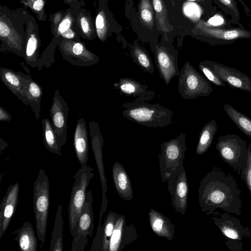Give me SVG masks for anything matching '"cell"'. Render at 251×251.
<instances>
[{"instance_id": "obj_35", "label": "cell", "mask_w": 251, "mask_h": 251, "mask_svg": "<svg viewBox=\"0 0 251 251\" xmlns=\"http://www.w3.org/2000/svg\"><path fill=\"white\" fill-rule=\"evenodd\" d=\"M43 137L44 144L50 152L61 155V147L59 146L52 124L48 119H43Z\"/></svg>"}, {"instance_id": "obj_51", "label": "cell", "mask_w": 251, "mask_h": 251, "mask_svg": "<svg viewBox=\"0 0 251 251\" xmlns=\"http://www.w3.org/2000/svg\"><path fill=\"white\" fill-rule=\"evenodd\" d=\"M68 2V3H71L73 1H75V0H66Z\"/></svg>"}, {"instance_id": "obj_21", "label": "cell", "mask_w": 251, "mask_h": 251, "mask_svg": "<svg viewBox=\"0 0 251 251\" xmlns=\"http://www.w3.org/2000/svg\"><path fill=\"white\" fill-rule=\"evenodd\" d=\"M121 95L132 96L140 100H150L153 99L155 93L150 90L149 86L131 78L121 77L113 84Z\"/></svg>"}, {"instance_id": "obj_49", "label": "cell", "mask_w": 251, "mask_h": 251, "mask_svg": "<svg viewBox=\"0 0 251 251\" xmlns=\"http://www.w3.org/2000/svg\"><path fill=\"white\" fill-rule=\"evenodd\" d=\"M224 22L223 18L219 16H214L209 21V23L214 25H219L222 24Z\"/></svg>"}, {"instance_id": "obj_30", "label": "cell", "mask_w": 251, "mask_h": 251, "mask_svg": "<svg viewBox=\"0 0 251 251\" xmlns=\"http://www.w3.org/2000/svg\"><path fill=\"white\" fill-rule=\"evenodd\" d=\"M27 36L25 46L24 57L30 66L34 64L37 60V55L40 47V38L34 25L29 22L27 26Z\"/></svg>"}, {"instance_id": "obj_43", "label": "cell", "mask_w": 251, "mask_h": 251, "mask_svg": "<svg viewBox=\"0 0 251 251\" xmlns=\"http://www.w3.org/2000/svg\"><path fill=\"white\" fill-rule=\"evenodd\" d=\"M102 242V225H98L96 234L94 238L90 251H103Z\"/></svg>"}, {"instance_id": "obj_14", "label": "cell", "mask_w": 251, "mask_h": 251, "mask_svg": "<svg viewBox=\"0 0 251 251\" xmlns=\"http://www.w3.org/2000/svg\"><path fill=\"white\" fill-rule=\"evenodd\" d=\"M202 62L231 88H237L251 93V78L235 68L213 61Z\"/></svg>"}, {"instance_id": "obj_4", "label": "cell", "mask_w": 251, "mask_h": 251, "mask_svg": "<svg viewBox=\"0 0 251 251\" xmlns=\"http://www.w3.org/2000/svg\"><path fill=\"white\" fill-rule=\"evenodd\" d=\"M50 183L45 170L40 169L34 182L33 199L36 232L42 245L46 239L50 203Z\"/></svg>"}, {"instance_id": "obj_39", "label": "cell", "mask_w": 251, "mask_h": 251, "mask_svg": "<svg viewBox=\"0 0 251 251\" xmlns=\"http://www.w3.org/2000/svg\"><path fill=\"white\" fill-rule=\"evenodd\" d=\"M199 68L205 77L210 82L218 86L225 87V83L214 72L202 61L199 63Z\"/></svg>"}, {"instance_id": "obj_7", "label": "cell", "mask_w": 251, "mask_h": 251, "mask_svg": "<svg viewBox=\"0 0 251 251\" xmlns=\"http://www.w3.org/2000/svg\"><path fill=\"white\" fill-rule=\"evenodd\" d=\"M186 140L185 134L181 133L176 137L160 144L159 168L162 182L167 181L174 171L183 166Z\"/></svg>"}, {"instance_id": "obj_34", "label": "cell", "mask_w": 251, "mask_h": 251, "mask_svg": "<svg viewBox=\"0 0 251 251\" xmlns=\"http://www.w3.org/2000/svg\"><path fill=\"white\" fill-rule=\"evenodd\" d=\"M224 109L237 127L246 136L251 138V119L229 104H225Z\"/></svg>"}, {"instance_id": "obj_12", "label": "cell", "mask_w": 251, "mask_h": 251, "mask_svg": "<svg viewBox=\"0 0 251 251\" xmlns=\"http://www.w3.org/2000/svg\"><path fill=\"white\" fill-rule=\"evenodd\" d=\"M91 141V148L97 163L102 187V201L99 214V225L101 224V219L105 212L107 200L106 193L107 190V180L104 169L102 158L103 140L98 124L92 121L89 124Z\"/></svg>"}, {"instance_id": "obj_3", "label": "cell", "mask_w": 251, "mask_h": 251, "mask_svg": "<svg viewBox=\"0 0 251 251\" xmlns=\"http://www.w3.org/2000/svg\"><path fill=\"white\" fill-rule=\"evenodd\" d=\"M94 176V169L89 165H82L73 176V185L68 207V220L72 237L76 233L78 220L85 201L87 188Z\"/></svg>"}, {"instance_id": "obj_32", "label": "cell", "mask_w": 251, "mask_h": 251, "mask_svg": "<svg viewBox=\"0 0 251 251\" xmlns=\"http://www.w3.org/2000/svg\"><path fill=\"white\" fill-rule=\"evenodd\" d=\"M217 130V125L213 119L205 124L202 128L199 136L196 152L199 155L205 153L211 146Z\"/></svg>"}, {"instance_id": "obj_44", "label": "cell", "mask_w": 251, "mask_h": 251, "mask_svg": "<svg viewBox=\"0 0 251 251\" xmlns=\"http://www.w3.org/2000/svg\"><path fill=\"white\" fill-rule=\"evenodd\" d=\"M226 246L233 251H241L243 248V244L239 241L228 238L225 242Z\"/></svg>"}, {"instance_id": "obj_11", "label": "cell", "mask_w": 251, "mask_h": 251, "mask_svg": "<svg viewBox=\"0 0 251 251\" xmlns=\"http://www.w3.org/2000/svg\"><path fill=\"white\" fill-rule=\"evenodd\" d=\"M167 181L172 206L176 212L184 215L187 207L189 187L183 166L174 171Z\"/></svg>"}, {"instance_id": "obj_10", "label": "cell", "mask_w": 251, "mask_h": 251, "mask_svg": "<svg viewBox=\"0 0 251 251\" xmlns=\"http://www.w3.org/2000/svg\"><path fill=\"white\" fill-rule=\"evenodd\" d=\"M160 36L174 43L177 38L178 13L175 0H151Z\"/></svg>"}, {"instance_id": "obj_41", "label": "cell", "mask_w": 251, "mask_h": 251, "mask_svg": "<svg viewBox=\"0 0 251 251\" xmlns=\"http://www.w3.org/2000/svg\"><path fill=\"white\" fill-rule=\"evenodd\" d=\"M73 21L71 12H68L59 24L55 36L56 37L60 36L63 32L72 27Z\"/></svg>"}, {"instance_id": "obj_42", "label": "cell", "mask_w": 251, "mask_h": 251, "mask_svg": "<svg viewBox=\"0 0 251 251\" xmlns=\"http://www.w3.org/2000/svg\"><path fill=\"white\" fill-rule=\"evenodd\" d=\"M88 244L87 236L76 235L73 237L71 251H83Z\"/></svg>"}, {"instance_id": "obj_38", "label": "cell", "mask_w": 251, "mask_h": 251, "mask_svg": "<svg viewBox=\"0 0 251 251\" xmlns=\"http://www.w3.org/2000/svg\"><path fill=\"white\" fill-rule=\"evenodd\" d=\"M21 2L29 7L40 20H45L46 16L44 7L45 0H23Z\"/></svg>"}, {"instance_id": "obj_1", "label": "cell", "mask_w": 251, "mask_h": 251, "mask_svg": "<svg viewBox=\"0 0 251 251\" xmlns=\"http://www.w3.org/2000/svg\"><path fill=\"white\" fill-rule=\"evenodd\" d=\"M199 203L207 215H217V209L240 216L242 202L236 179L221 168H214L201 179L198 190Z\"/></svg>"}, {"instance_id": "obj_48", "label": "cell", "mask_w": 251, "mask_h": 251, "mask_svg": "<svg viewBox=\"0 0 251 251\" xmlns=\"http://www.w3.org/2000/svg\"><path fill=\"white\" fill-rule=\"evenodd\" d=\"M61 36L66 39H73L76 37V33L74 30L71 27L63 32Z\"/></svg>"}, {"instance_id": "obj_47", "label": "cell", "mask_w": 251, "mask_h": 251, "mask_svg": "<svg viewBox=\"0 0 251 251\" xmlns=\"http://www.w3.org/2000/svg\"><path fill=\"white\" fill-rule=\"evenodd\" d=\"M12 119L11 115L1 106L0 107V121H9Z\"/></svg>"}, {"instance_id": "obj_2", "label": "cell", "mask_w": 251, "mask_h": 251, "mask_svg": "<svg viewBox=\"0 0 251 251\" xmlns=\"http://www.w3.org/2000/svg\"><path fill=\"white\" fill-rule=\"evenodd\" d=\"M137 99L122 104V114L127 120L149 127H164L171 125L173 112L159 103H146Z\"/></svg>"}, {"instance_id": "obj_9", "label": "cell", "mask_w": 251, "mask_h": 251, "mask_svg": "<svg viewBox=\"0 0 251 251\" xmlns=\"http://www.w3.org/2000/svg\"><path fill=\"white\" fill-rule=\"evenodd\" d=\"M178 91L185 100H194L200 97H207L213 91L209 81L186 61L180 70Z\"/></svg>"}, {"instance_id": "obj_28", "label": "cell", "mask_w": 251, "mask_h": 251, "mask_svg": "<svg viewBox=\"0 0 251 251\" xmlns=\"http://www.w3.org/2000/svg\"><path fill=\"white\" fill-rule=\"evenodd\" d=\"M14 239L17 241L20 250L22 251H37V235L34 231L33 227L29 222H25L23 226L14 231Z\"/></svg>"}, {"instance_id": "obj_33", "label": "cell", "mask_w": 251, "mask_h": 251, "mask_svg": "<svg viewBox=\"0 0 251 251\" xmlns=\"http://www.w3.org/2000/svg\"><path fill=\"white\" fill-rule=\"evenodd\" d=\"M25 94L28 105L35 113L36 119L40 117V104L43 95L41 86L30 76L25 88Z\"/></svg>"}, {"instance_id": "obj_15", "label": "cell", "mask_w": 251, "mask_h": 251, "mask_svg": "<svg viewBox=\"0 0 251 251\" xmlns=\"http://www.w3.org/2000/svg\"><path fill=\"white\" fill-rule=\"evenodd\" d=\"M69 107L67 102L56 90L52 99L50 115L57 142L62 148L66 143L67 118Z\"/></svg>"}, {"instance_id": "obj_19", "label": "cell", "mask_w": 251, "mask_h": 251, "mask_svg": "<svg viewBox=\"0 0 251 251\" xmlns=\"http://www.w3.org/2000/svg\"><path fill=\"white\" fill-rule=\"evenodd\" d=\"M19 190V183L10 185L2 200L0 205V238L5 233L16 212Z\"/></svg>"}, {"instance_id": "obj_18", "label": "cell", "mask_w": 251, "mask_h": 251, "mask_svg": "<svg viewBox=\"0 0 251 251\" xmlns=\"http://www.w3.org/2000/svg\"><path fill=\"white\" fill-rule=\"evenodd\" d=\"M137 237L135 226L132 224L127 225L125 216L119 215L110 240L108 251H122Z\"/></svg>"}, {"instance_id": "obj_17", "label": "cell", "mask_w": 251, "mask_h": 251, "mask_svg": "<svg viewBox=\"0 0 251 251\" xmlns=\"http://www.w3.org/2000/svg\"><path fill=\"white\" fill-rule=\"evenodd\" d=\"M95 25L96 34L102 42L105 41L113 33L120 34L123 29L109 9L107 0H100Z\"/></svg>"}, {"instance_id": "obj_26", "label": "cell", "mask_w": 251, "mask_h": 251, "mask_svg": "<svg viewBox=\"0 0 251 251\" xmlns=\"http://www.w3.org/2000/svg\"><path fill=\"white\" fill-rule=\"evenodd\" d=\"M92 201V190L87 191L78 220L76 235L92 236L94 228Z\"/></svg>"}, {"instance_id": "obj_31", "label": "cell", "mask_w": 251, "mask_h": 251, "mask_svg": "<svg viewBox=\"0 0 251 251\" xmlns=\"http://www.w3.org/2000/svg\"><path fill=\"white\" fill-rule=\"evenodd\" d=\"M63 204L58 202L55 215L53 228L50 241V251H62L63 250Z\"/></svg>"}, {"instance_id": "obj_22", "label": "cell", "mask_w": 251, "mask_h": 251, "mask_svg": "<svg viewBox=\"0 0 251 251\" xmlns=\"http://www.w3.org/2000/svg\"><path fill=\"white\" fill-rule=\"evenodd\" d=\"M30 76L5 68H0V78L5 86L25 104L28 105L25 88Z\"/></svg>"}, {"instance_id": "obj_45", "label": "cell", "mask_w": 251, "mask_h": 251, "mask_svg": "<svg viewBox=\"0 0 251 251\" xmlns=\"http://www.w3.org/2000/svg\"><path fill=\"white\" fill-rule=\"evenodd\" d=\"M63 18V13L61 11L56 12L53 16L52 29L54 35H55L56 33L57 28L59 24Z\"/></svg>"}, {"instance_id": "obj_40", "label": "cell", "mask_w": 251, "mask_h": 251, "mask_svg": "<svg viewBox=\"0 0 251 251\" xmlns=\"http://www.w3.org/2000/svg\"><path fill=\"white\" fill-rule=\"evenodd\" d=\"M240 177L246 184L251 195V143L248 144V164L245 169L241 173Z\"/></svg>"}, {"instance_id": "obj_13", "label": "cell", "mask_w": 251, "mask_h": 251, "mask_svg": "<svg viewBox=\"0 0 251 251\" xmlns=\"http://www.w3.org/2000/svg\"><path fill=\"white\" fill-rule=\"evenodd\" d=\"M59 49L63 58L74 65L89 66L99 61V57L79 41L64 39L59 44Z\"/></svg>"}, {"instance_id": "obj_36", "label": "cell", "mask_w": 251, "mask_h": 251, "mask_svg": "<svg viewBox=\"0 0 251 251\" xmlns=\"http://www.w3.org/2000/svg\"><path fill=\"white\" fill-rule=\"evenodd\" d=\"M119 215L110 211L105 218L102 226V249L103 251H108L109 244L113 233L114 226Z\"/></svg>"}, {"instance_id": "obj_16", "label": "cell", "mask_w": 251, "mask_h": 251, "mask_svg": "<svg viewBox=\"0 0 251 251\" xmlns=\"http://www.w3.org/2000/svg\"><path fill=\"white\" fill-rule=\"evenodd\" d=\"M211 219L223 234L228 238L240 241L251 236V229L245 226L239 219L228 213L212 215Z\"/></svg>"}, {"instance_id": "obj_25", "label": "cell", "mask_w": 251, "mask_h": 251, "mask_svg": "<svg viewBox=\"0 0 251 251\" xmlns=\"http://www.w3.org/2000/svg\"><path fill=\"white\" fill-rule=\"evenodd\" d=\"M149 216L151 227L155 234L169 241L174 239L175 226L167 217L153 208L150 209Z\"/></svg>"}, {"instance_id": "obj_5", "label": "cell", "mask_w": 251, "mask_h": 251, "mask_svg": "<svg viewBox=\"0 0 251 251\" xmlns=\"http://www.w3.org/2000/svg\"><path fill=\"white\" fill-rule=\"evenodd\" d=\"M129 21L132 29L141 42L151 44L157 41L158 33L151 0H139L134 7Z\"/></svg>"}, {"instance_id": "obj_27", "label": "cell", "mask_w": 251, "mask_h": 251, "mask_svg": "<svg viewBox=\"0 0 251 251\" xmlns=\"http://www.w3.org/2000/svg\"><path fill=\"white\" fill-rule=\"evenodd\" d=\"M0 37L2 42L15 53L22 55V39L16 28L1 14L0 17Z\"/></svg>"}, {"instance_id": "obj_20", "label": "cell", "mask_w": 251, "mask_h": 251, "mask_svg": "<svg viewBox=\"0 0 251 251\" xmlns=\"http://www.w3.org/2000/svg\"><path fill=\"white\" fill-rule=\"evenodd\" d=\"M189 35L193 37L203 36L225 41L249 36V33L245 31L240 29L223 30L212 27L202 20L200 21L196 24Z\"/></svg>"}, {"instance_id": "obj_29", "label": "cell", "mask_w": 251, "mask_h": 251, "mask_svg": "<svg viewBox=\"0 0 251 251\" xmlns=\"http://www.w3.org/2000/svg\"><path fill=\"white\" fill-rule=\"evenodd\" d=\"M129 53L133 61L143 70L150 74L153 73L155 69L151 58L137 40H135L130 45Z\"/></svg>"}, {"instance_id": "obj_24", "label": "cell", "mask_w": 251, "mask_h": 251, "mask_svg": "<svg viewBox=\"0 0 251 251\" xmlns=\"http://www.w3.org/2000/svg\"><path fill=\"white\" fill-rule=\"evenodd\" d=\"M112 176L115 189L119 196L124 200L131 201L133 197L131 182L121 163L115 162L113 165Z\"/></svg>"}, {"instance_id": "obj_50", "label": "cell", "mask_w": 251, "mask_h": 251, "mask_svg": "<svg viewBox=\"0 0 251 251\" xmlns=\"http://www.w3.org/2000/svg\"><path fill=\"white\" fill-rule=\"evenodd\" d=\"M223 4L231 9L234 8V3L232 0H219Z\"/></svg>"}, {"instance_id": "obj_8", "label": "cell", "mask_w": 251, "mask_h": 251, "mask_svg": "<svg viewBox=\"0 0 251 251\" xmlns=\"http://www.w3.org/2000/svg\"><path fill=\"white\" fill-rule=\"evenodd\" d=\"M160 77L168 85L172 79L178 76V50L171 42L161 37L160 40L149 44Z\"/></svg>"}, {"instance_id": "obj_37", "label": "cell", "mask_w": 251, "mask_h": 251, "mask_svg": "<svg viewBox=\"0 0 251 251\" xmlns=\"http://www.w3.org/2000/svg\"><path fill=\"white\" fill-rule=\"evenodd\" d=\"M76 22L78 30L84 38L89 40L95 38L96 29L89 16L81 12L76 17Z\"/></svg>"}, {"instance_id": "obj_6", "label": "cell", "mask_w": 251, "mask_h": 251, "mask_svg": "<svg viewBox=\"0 0 251 251\" xmlns=\"http://www.w3.org/2000/svg\"><path fill=\"white\" fill-rule=\"evenodd\" d=\"M216 149L222 159L240 175L248 164V145L247 141L234 134L220 136Z\"/></svg>"}, {"instance_id": "obj_23", "label": "cell", "mask_w": 251, "mask_h": 251, "mask_svg": "<svg viewBox=\"0 0 251 251\" xmlns=\"http://www.w3.org/2000/svg\"><path fill=\"white\" fill-rule=\"evenodd\" d=\"M86 123L83 117L78 119L74 132V144L77 158L81 165H87L89 145Z\"/></svg>"}, {"instance_id": "obj_46", "label": "cell", "mask_w": 251, "mask_h": 251, "mask_svg": "<svg viewBox=\"0 0 251 251\" xmlns=\"http://www.w3.org/2000/svg\"><path fill=\"white\" fill-rule=\"evenodd\" d=\"M125 0V17L129 20L130 13L134 6V0Z\"/></svg>"}]
</instances>
